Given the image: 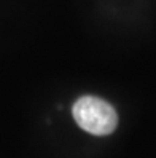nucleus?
Masks as SVG:
<instances>
[{
  "instance_id": "1",
  "label": "nucleus",
  "mask_w": 156,
  "mask_h": 158,
  "mask_svg": "<svg viewBox=\"0 0 156 158\" xmlns=\"http://www.w3.org/2000/svg\"><path fill=\"white\" fill-rule=\"evenodd\" d=\"M77 125L94 136H107L115 131L118 115L112 104L96 96L80 98L72 109Z\"/></svg>"
}]
</instances>
